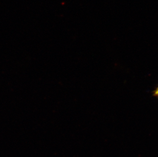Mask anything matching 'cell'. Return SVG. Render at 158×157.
Instances as JSON below:
<instances>
[{
	"label": "cell",
	"mask_w": 158,
	"mask_h": 157,
	"mask_svg": "<svg viewBox=\"0 0 158 157\" xmlns=\"http://www.w3.org/2000/svg\"><path fill=\"white\" fill-rule=\"evenodd\" d=\"M154 95H155V96H157L158 97V88L156 89V91H155V94H154Z\"/></svg>",
	"instance_id": "cell-1"
}]
</instances>
